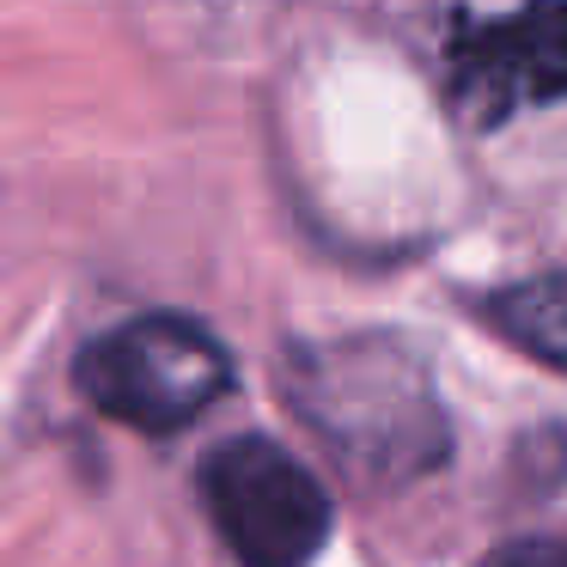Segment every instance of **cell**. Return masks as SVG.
Masks as SVG:
<instances>
[{"label":"cell","mask_w":567,"mask_h":567,"mask_svg":"<svg viewBox=\"0 0 567 567\" xmlns=\"http://www.w3.org/2000/svg\"><path fill=\"white\" fill-rule=\"evenodd\" d=\"M196 488L238 567H311L330 543V488L269 433L220 440L202 457Z\"/></svg>","instance_id":"cell-3"},{"label":"cell","mask_w":567,"mask_h":567,"mask_svg":"<svg viewBox=\"0 0 567 567\" xmlns=\"http://www.w3.org/2000/svg\"><path fill=\"white\" fill-rule=\"evenodd\" d=\"M476 567H567V537H513L488 549Z\"/></svg>","instance_id":"cell-6"},{"label":"cell","mask_w":567,"mask_h":567,"mask_svg":"<svg viewBox=\"0 0 567 567\" xmlns=\"http://www.w3.org/2000/svg\"><path fill=\"white\" fill-rule=\"evenodd\" d=\"M281 396L367 488H409L452 464V421L427 360L379 330L281 348Z\"/></svg>","instance_id":"cell-1"},{"label":"cell","mask_w":567,"mask_h":567,"mask_svg":"<svg viewBox=\"0 0 567 567\" xmlns=\"http://www.w3.org/2000/svg\"><path fill=\"white\" fill-rule=\"evenodd\" d=\"M445 99L470 128L567 99V0H518L494 19H457L445 38Z\"/></svg>","instance_id":"cell-4"},{"label":"cell","mask_w":567,"mask_h":567,"mask_svg":"<svg viewBox=\"0 0 567 567\" xmlns=\"http://www.w3.org/2000/svg\"><path fill=\"white\" fill-rule=\"evenodd\" d=\"M74 391L99 415L135 433H184L233 391V354L196 318L177 311H141L99 330L74 354Z\"/></svg>","instance_id":"cell-2"},{"label":"cell","mask_w":567,"mask_h":567,"mask_svg":"<svg viewBox=\"0 0 567 567\" xmlns=\"http://www.w3.org/2000/svg\"><path fill=\"white\" fill-rule=\"evenodd\" d=\"M470 311H476L501 342H513L518 354L567 372V269L494 287V293H482Z\"/></svg>","instance_id":"cell-5"}]
</instances>
